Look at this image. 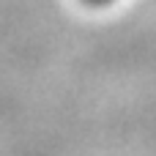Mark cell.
Returning a JSON list of instances; mask_svg holds the SVG:
<instances>
[{"label":"cell","mask_w":156,"mask_h":156,"mask_svg":"<svg viewBox=\"0 0 156 156\" xmlns=\"http://www.w3.org/2000/svg\"><path fill=\"white\" fill-rule=\"evenodd\" d=\"M82 5H88V8H104V5H112L115 0H80Z\"/></svg>","instance_id":"obj_1"}]
</instances>
